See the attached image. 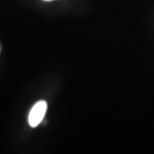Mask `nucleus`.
Masks as SVG:
<instances>
[{"mask_svg": "<svg viewBox=\"0 0 154 154\" xmlns=\"http://www.w3.org/2000/svg\"><path fill=\"white\" fill-rule=\"evenodd\" d=\"M47 110V104L44 100L38 101L32 107L28 115V123L32 128H35L41 123Z\"/></svg>", "mask_w": 154, "mask_h": 154, "instance_id": "f257e3e1", "label": "nucleus"}, {"mask_svg": "<svg viewBox=\"0 0 154 154\" xmlns=\"http://www.w3.org/2000/svg\"><path fill=\"white\" fill-rule=\"evenodd\" d=\"M0 51H1V47H0Z\"/></svg>", "mask_w": 154, "mask_h": 154, "instance_id": "7ed1b4c3", "label": "nucleus"}, {"mask_svg": "<svg viewBox=\"0 0 154 154\" xmlns=\"http://www.w3.org/2000/svg\"><path fill=\"white\" fill-rule=\"evenodd\" d=\"M45 1H51V0H45Z\"/></svg>", "mask_w": 154, "mask_h": 154, "instance_id": "f03ea898", "label": "nucleus"}]
</instances>
